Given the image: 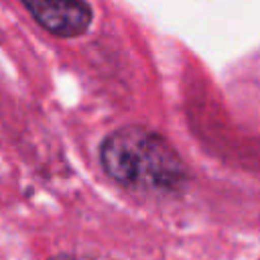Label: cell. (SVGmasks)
<instances>
[{"label":"cell","mask_w":260,"mask_h":260,"mask_svg":"<svg viewBox=\"0 0 260 260\" xmlns=\"http://www.w3.org/2000/svg\"><path fill=\"white\" fill-rule=\"evenodd\" d=\"M51 260H73L71 256H65V254H61V256H55V258H51Z\"/></svg>","instance_id":"3"},{"label":"cell","mask_w":260,"mask_h":260,"mask_svg":"<svg viewBox=\"0 0 260 260\" xmlns=\"http://www.w3.org/2000/svg\"><path fill=\"white\" fill-rule=\"evenodd\" d=\"M100 165L112 181L140 193H177L189 181V169L175 146L142 124H126L106 134Z\"/></svg>","instance_id":"1"},{"label":"cell","mask_w":260,"mask_h":260,"mask_svg":"<svg viewBox=\"0 0 260 260\" xmlns=\"http://www.w3.org/2000/svg\"><path fill=\"white\" fill-rule=\"evenodd\" d=\"M30 16L47 32L59 39H75L87 32L93 10L85 0H20Z\"/></svg>","instance_id":"2"}]
</instances>
